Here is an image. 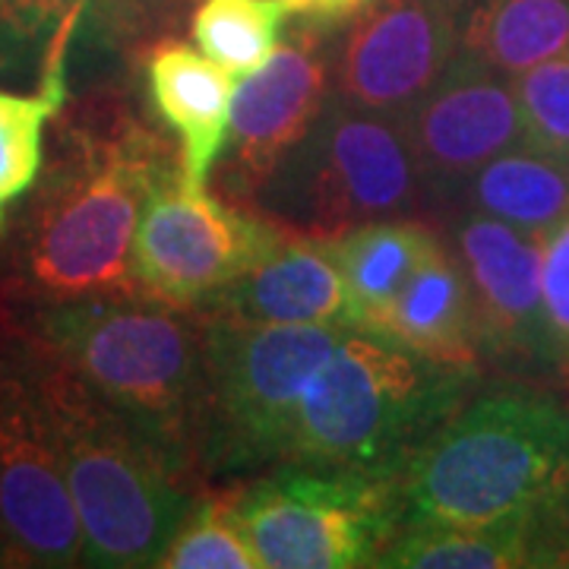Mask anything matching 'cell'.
Returning a JSON list of instances; mask_svg holds the SVG:
<instances>
[{
  "instance_id": "cell-1",
  "label": "cell",
  "mask_w": 569,
  "mask_h": 569,
  "mask_svg": "<svg viewBox=\"0 0 569 569\" xmlns=\"http://www.w3.org/2000/svg\"><path fill=\"white\" fill-rule=\"evenodd\" d=\"M32 342L190 478L203 466L206 332L146 295L44 301Z\"/></svg>"
},
{
  "instance_id": "cell-2",
  "label": "cell",
  "mask_w": 569,
  "mask_h": 569,
  "mask_svg": "<svg viewBox=\"0 0 569 569\" xmlns=\"http://www.w3.org/2000/svg\"><path fill=\"white\" fill-rule=\"evenodd\" d=\"M478 380V365L348 332L301 399L288 466L402 481L411 459L466 408Z\"/></svg>"
},
{
  "instance_id": "cell-3",
  "label": "cell",
  "mask_w": 569,
  "mask_h": 569,
  "mask_svg": "<svg viewBox=\"0 0 569 569\" xmlns=\"http://www.w3.org/2000/svg\"><path fill=\"white\" fill-rule=\"evenodd\" d=\"M80 516L82 567H159L197 500L187 475L73 370L29 342Z\"/></svg>"
},
{
  "instance_id": "cell-4",
  "label": "cell",
  "mask_w": 569,
  "mask_h": 569,
  "mask_svg": "<svg viewBox=\"0 0 569 569\" xmlns=\"http://www.w3.org/2000/svg\"><path fill=\"white\" fill-rule=\"evenodd\" d=\"M560 493H569V406L535 389L466 406L402 475L406 526L490 522Z\"/></svg>"
},
{
  "instance_id": "cell-5",
  "label": "cell",
  "mask_w": 569,
  "mask_h": 569,
  "mask_svg": "<svg viewBox=\"0 0 569 569\" xmlns=\"http://www.w3.org/2000/svg\"><path fill=\"white\" fill-rule=\"evenodd\" d=\"M171 162L142 133L86 146L44 187L20 244L22 279L44 301L140 295L133 244L152 183Z\"/></svg>"
},
{
  "instance_id": "cell-6",
  "label": "cell",
  "mask_w": 569,
  "mask_h": 569,
  "mask_svg": "<svg viewBox=\"0 0 569 569\" xmlns=\"http://www.w3.org/2000/svg\"><path fill=\"white\" fill-rule=\"evenodd\" d=\"M253 200L269 222L329 241L411 212L425 200V183L406 123L336 92L253 190Z\"/></svg>"
},
{
  "instance_id": "cell-7",
  "label": "cell",
  "mask_w": 569,
  "mask_h": 569,
  "mask_svg": "<svg viewBox=\"0 0 569 569\" xmlns=\"http://www.w3.org/2000/svg\"><path fill=\"white\" fill-rule=\"evenodd\" d=\"M203 332V468L263 475L288 466L307 387L351 329L212 313Z\"/></svg>"
},
{
  "instance_id": "cell-8",
  "label": "cell",
  "mask_w": 569,
  "mask_h": 569,
  "mask_svg": "<svg viewBox=\"0 0 569 569\" xmlns=\"http://www.w3.org/2000/svg\"><path fill=\"white\" fill-rule=\"evenodd\" d=\"M260 569L377 567L406 526L402 481L279 466L222 497Z\"/></svg>"
},
{
  "instance_id": "cell-9",
  "label": "cell",
  "mask_w": 569,
  "mask_h": 569,
  "mask_svg": "<svg viewBox=\"0 0 569 569\" xmlns=\"http://www.w3.org/2000/svg\"><path fill=\"white\" fill-rule=\"evenodd\" d=\"M0 541L32 567L82 563V529L32 346L0 348Z\"/></svg>"
},
{
  "instance_id": "cell-10",
  "label": "cell",
  "mask_w": 569,
  "mask_h": 569,
  "mask_svg": "<svg viewBox=\"0 0 569 569\" xmlns=\"http://www.w3.org/2000/svg\"><path fill=\"white\" fill-rule=\"evenodd\" d=\"M282 241L276 224L228 209L171 164L142 206L133 272L140 295L181 310L219 298Z\"/></svg>"
},
{
  "instance_id": "cell-11",
  "label": "cell",
  "mask_w": 569,
  "mask_h": 569,
  "mask_svg": "<svg viewBox=\"0 0 569 569\" xmlns=\"http://www.w3.org/2000/svg\"><path fill=\"white\" fill-rule=\"evenodd\" d=\"M406 133L425 200H459L466 183L500 152L529 140L516 77L459 51L443 77L408 111Z\"/></svg>"
},
{
  "instance_id": "cell-12",
  "label": "cell",
  "mask_w": 569,
  "mask_h": 569,
  "mask_svg": "<svg viewBox=\"0 0 569 569\" xmlns=\"http://www.w3.org/2000/svg\"><path fill=\"white\" fill-rule=\"evenodd\" d=\"M468 0H377L348 32L339 96L406 118L462 48Z\"/></svg>"
},
{
  "instance_id": "cell-13",
  "label": "cell",
  "mask_w": 569,
  "mask_h": 569,
  "mask_svg": "<svg viewBox=\"0 0 569 569\" xmlns=\"http://www.w3.org/2000/svg\"><path fill=\"white\" fill-rule=\"evenodd\" d=\"M452 241L471 284L481 355L503 367H553L541 291V241L475 209H462L452 222Z\"/></svg>"
},
{
  "instance_id": "cell-14",
  "label": "cell",
  "mask_w": 569,
  "mask_h": 569,
  "mask_svg": "<svg viewBox=\"0 0 569 569\" xmlns=\"http://www.w3.org/2000/svg\"><path fill=\"white\" fill-rule=\"evenodd\" d=\"M326 63L310 44H288L238 82L228 127V187L253 193L326 104Z\"/></svg>"
},
{
  "instance_id": "cell-15",
  "label": "cell",
  "mask_w": 569,
  "mask_h": 569,
  "mask_svg": "<svg viewBox=\"0 0 569 569\" xmlns=\"http://www.w3.org/2000/svg\"><path fill=\"white\" fill-rule=\"evenodd\" d=\"M377 567L526 569L569 567V493L471 526H406Z\"/></svg>"
},
{
  "instance_id": "cell-16",
  "label": "cell",
  "mask_w": 569,
  "mask_h": 569,
  "mask_svg": "<svg viewBox=\"0 0 569 569\" xmlns=\"http://www.w3.org/2000/svg\"><path fill=\"white\" fill-rule=\"evenodd\" d=\"M212 313L253 323H313L355 329L346 276L326 238H284L219 298Z\"/></svg>"
},
{
  "instance_id": "cell-17",
  "label": "cell",
  "mask_w": 569,
  "mask_h": 569,
  "mask_svg": "<svg viewBox=\"0 0 569 569\" xmlns=\"http://www.w3.org/2000/svg\"><path fill=\"white\" fill-rule=\"evenodd\" d=\"M146 77L156 111L181 140L183 178L206 183L212 164L224 152L231 104L241 80L183 41L159 44L149 58Z\"/></svg>"
},
{
  "instance_id": "cell-18",
  "label": "cell",
  "mask_w": 569,
  "mask_h": 569,
  "mask_svg": "<svg viewBox=\"0 0 569 569\" xmlns=\"http://www.w3.org/2000/svg\"><path fill=\"white\" fill-rule=\"evenodd\" d=\"M367 332L437 361L478 365V313L459 253H449L440 244V250L380 310Z\"/></svg>"
},
{
  "instance_id": "cell-19",
  "label": "cell",
  "mask_w": 569,
  "mask_h": 569,
  "mask_svg": "<svg viewBox=\"0 0 569 569\" xmlns=\"http://www.w3.org/2000/svg\"><path fill=\"white\" fill-rule=\"evenodd\" d=\"M459 200L466 209L545 241L553 228L569 222V149L519 142L490 159L466 183Z\"/></svg>"
},
{
  "instance_id": "cell-20",
  "label": "cell",
  "mask_w": 569,
  "mask_h": 569,
  "mask_svg": "<svg viewBox=\"0 0 569 569\" xmlns=\"http://www.w3.org/2000/svg\"><path fill=\"white\" fill-rule=\"evenodd\" d=\"M329 247L346 276L355 329L367 332L399 288L440 250V238L427 224L396 216L329 238Z\"/></svg>"
},
{
  "instance_id": "cell-21",
  "label": "cell",
  "mask_w": 569,
  "mask_h": 569,
  "mask_svg": "<svg viewBox=\"0 0 569 569\" xmlns=\"http://www.w3.org/2000/svg\"><path fill=\"white\" fill-rule=\"evenodd\" d=\"M569 48V0H468L462 48L507 77Z\"/></svg>"
},
{
  "instance_id": "cell-22",
  "label": "cell",
  "mask_w": 569,
  "mask_h": 569,
  "mask_svg": "<svg viewBox=\"0 0 569 569\" xmlns=\"http://www.w3.org/2000/svg\"><path fill=\"white\" fill-rule=\"evenodd\" d=\"M82 13H73L58 29L44 51V70L36 92L0 89V224L7 209L36 183L44 149V123L67 102V48Z\"/></svg>"
},
{
  "instance_id": "cell-23",
  "label": "cell",
  "mask_w": 569,
  "mask_h": 569,
  "mask_svg": "<svg viewBox=\"0 0 569 569\" xmlns=\"http://www.w3.org/2000/svg\"><path fill=\"white\" fill-rule=\"evenodd\" d=\"M288 13L284 0H203L193 17V39L209 61L234 80H247L276 58Z\"/></svg>"
},
{
  "instance_id": "cell-24",
  "label": "cell",
  "mask_w": 569,
  "mask_h": 569,
  "mask_svg": "<svg viewBox=\"0 0 569 569\" xmlns=\"http://www.w3.org/2000/svg\"><path fill=\"white\" fill-rule=\"evenodd\" d=\"M162 569H260L224 500L197 503L159 560Z\"/></svg>"
},
{
  "instance_id": "cell-25",
  "label": "cell",
  "mask_w": 569,
  "mask_h": 569,
  "mask_svg": "<svg viewBox=\"0 0 569 569\" xmlns=\"http://www.w3.org/2000/svg\"><path fill=\"white\" fill-rule=\"evenodd\" d=\"M531 142L569 149V48L516 77Z\"/></svg>"
},
{
  "instance_id": "cell-26",
  "label": "cell",
  "mask_w": 569,
  "mask_h": 569,
  "mask_svg": "<svg viewBox=\"0 0 569 569\" xmlns=\"http://www.w3.org/2000/svg\"><path fill=\"white\" fill-rule=\"evenodd\" d=\"M82 7L86 0H0V63L48 51L58 29Z\"/></svg>"
},
{
  "instance_id": "cell-27",
  "label": "cell",
  "mask_w": 569,
  "mask_h": 569,
  "mask_svg": "<svg viewBox=\"0 0 569 569\" xmlns=\"http://www.w3.org/2000/svg\"><path fill=\"white\" fill-rule=\"evenodd\" d=\"M541 291L548 317L550 365L569 373V222L541 241Z\"/></svg>"
},
{
  "instance_id": "cell-28",
  "label": "cell",
  "mask_w": 569,
  "mask_h": 569,
  "mask_svg": "<svg viewBox=\"0 0 569 569\" xmlns=\"http://www.w3.org/2000/svg\"><path fill=\"white\" fill-rule=\"evenodd\" d=\"M291 7V13H307L317 20H332V17H348L358 7H365L367 0H284Z\"/></svg>"
},
{
  "instance_id": "cell-29",
  "label": "cell",
  "mask_w": 569,
  "mask_h": 569,
  "mask_svg": "<svg viewBox=\"0 0 569 569\" xmlns=\"http://www.w3.org/2000/svg\"><path fill=\"white\" fill-rule=\"evenodd\" d=\"M7 557H10V550H7V545L0 541V563H7Z\"/></svg>"
}]
</instances>
